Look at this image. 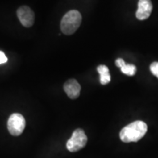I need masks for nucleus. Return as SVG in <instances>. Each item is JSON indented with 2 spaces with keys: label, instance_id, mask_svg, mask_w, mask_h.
Instances as JSON below:
<instances>
[{
  "label": "nucleus",
  "instance_id": "obj_11",
  "mask_svg": "<svg viewBox=\"0 0 158 158\" xmlns=\"http://www.w3.org/2000/svg\"><path fill=\"white\" fill-rule=\"evenodd\" d=\"M7 62V56H5V53L3 51H0V64H4V63H6Z\"/></svg>",
  "mask_w": 158,
  "mask_h": 158
},
{
  "label": "nucleus",
  "instance_id": "obj_6",
  "mask_svg": "<svg viewBox=\"0 0 158 158\" xmlns=\"http://www.w3.org/2000/svg\"><path fill=\"white\" fill-rule=\"evenodd\" d=\"M138 6L135 14L136 18L141 21L147 19L151 15L153 8L151 0H139Z\"/></svg>",
  "mask_w": 158,
  "mask_h": 158
},
{
  "label": "nucleus",
  "instance_id": "obj_12",
  "mask_svg": "<svg viewBox=\"0 0 158 158\" xmlns=\"http://www.w3.org/2000/svg\"><path fill=\"white\" fill-rule=\"evenodd\" d=\"M124 63H125V62H124V61L122 59H121V58L117 59L116 60V65L117 67H118V68H121V67L124 64Z\"/></svg>",
  "mask_w": 158,
  "mask_h": 158
},
{
  "label": "nucleus",
  "instance_id": "obj_10",
  "mask_svg": "<svg viewBox=\"0 0 158 158\" xmlns=\"http://www.w3.org/2000/svg\"><path fill=\"white\" fill-rule=\"evenodd\" d=\"M150 71L154 76H155L158 78V62H152L150 65Z\"/></svg>",
  "mask_w": 158,
  "mask_h": 158
},
{
  "label": "nucleus",
  "instance_id": "obj_1",
  "mask_svg": "<svg viewBox=\"0 0 158 158\" xmlns=\"http://www.w3.org/2000/svg\"><path fill=\"white\" fill-rule=\"evenodd\" d=\"M147 129V124L144 122H133L121 130L119 133L120 139L124 143L137 142L145 135Z\"/></svg>",
  "mask_w": 158,
  "mask_h": 158
},
{
  "label": "nucleus",
  "instance_id": "obj_5",
  "mask_svg": "<svg viewBox=\"0 0 158 158\" xmlns=\"http://www.w3.org/2000/svg\"><path fill=\"white\" fill-rule=\"evenodd\" d=\"M17 16L24 27L29 28L35 23V13L28 6H21L17 10Z\"/></svg>",
  "mask_w": 158,
  "mask_h": 158
},
{
  "label": "nucleus",
  "instance_id": "obj_8",
  "mask_svg": "<svg viewBox=\"0 0 158 158\" xmlns=\"http://www.w3.org/2000/svg\"><path fill=\"white\" fill-rule=\"evenodd\" d=\"M98 72L100 76V84L102 85H106L110 81V76L109 69L106 65H100L98 67Z\"/></svg>",
  "mask_w": 158,
  "mask_h": 158
},
{
  "label": "nucleus",
  "instance_id": "obj_4",
  "mask_svg": "<svg viewBox=\"0 0 158 158\" xmlns=\"http://www.w3.org/2000/svg\"><path fill=\"white\" fill-rule=\"evenodd\" d=\"M26 126L23 116L20 114H13L7 122V129L9 133L13 136H19L23 133Z\"/></svg>",
  "mask_w": 158,
  "mask_h": 158
},
{
  "label": "nucleus",
  "instance_id": "obj_7",
  "mask_svg": "<svg viewBox=\"0 0 158 158\" xmlns=\"http://www.w3.org/2000/svg\"><path fill=\"white\" fill-rule=\"evenodd\" d=\"M81 85L76 79H69L64 84V90L70 99L78 98L81 93Z\"/></svg>",
  "mask_w": 158,
  "mask_h": 158
},
{
  "label": "nucleus",
  "instance_id": "obj_3",
  "mask_svg": "<svg viewBox=\"0 0 158 158\" xmlns=\"http://www.w3.org/2000/svg\"><path fill=\"white\" fill-rule=\"evenodd\" d=\"M87 136L82 129H76L73 133L72 137L67 142V149L70 152H76L83 149L87 143Z\"/></svg>",
  "mask_w": 158,
  "mask_h": 158
},
{
  "label": "nucleus",
  "instance_id": "obj_2",
  "mask_svg": "<svg viewBox=\"0 0 158 158\" xmlns=\"http://www.w3.org/2000/svg\"><path fill=\"white\" fill-rule=\"evenodd\" d=\"M82 21L81 13L76 10H72L63 16L61 21V30L63 34L71 35L76 31Z\"/></svg>",
  "mask_w": 158,
  "mask_h": 158
},
{
  "label": "nucleus",
  "instance_id": "obj_9",
  "mask_svg": "<svg viewBox=\"0 0 158 158\" xmlns=\"http://www.w3.org/2000/svg\"><path fill=\"white\" fill-rule=\"evenodd\" d=\"M121 71L124 74L127 75V76H133L136 73V67L133 64H124L120 68Z\"/></svg>",
  "mask_w": 158,
  "mask_h": 158
}]
</instances>
